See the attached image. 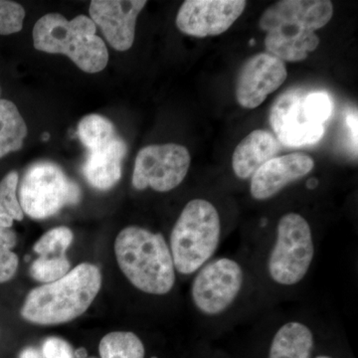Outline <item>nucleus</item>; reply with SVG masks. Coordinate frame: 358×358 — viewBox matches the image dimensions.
Returning <instances> with one entry per match:
<instances>
[{
  "label": "nucleus",
  "instance_id": "f257e3e1",
  "mask_svg": "<svg viewBox=\"0 0 358 358\" xmlns=\"http://www.w3.org/2000/svg\"><path fill=\"white\" fill-rule=\"evenodd\" d=\"M334 14L329 0H281L266 9L259 27L266 32L267 53L282 62H301L317 50L315 31L324 27Z\"/></svg>",
  "mask_w": 358,
  "mask_h": 358
},
{
  "label": "nucleus",
  "instance_id": "f03ea898",
  "mask_svg": "<svg viewBox=\"0 0 358 358\" xmlns=\"http://www.w3.org/2000/svg\"><path fill=\"white\" fill-rule=\"evenodd\" d=\"M114 247L117 265L134 288L152 296L173 291L178 273L162 233L129 226L117 234Z\"/></svg>",
  "mask_w": 358,
  "mask_h": 358
},
{
  "label": "nucleus",
  "instance_id": "7ed1b4c3",
  "mask_svg": "<svg viewBox=\"0 0 358 358\" xmlns=\"http://www.w3.org/2000/svg\"><path fill=\"white\" fill-rule=\"evenodd\" d=\"M101 287L100 268L93 264H80L57 281L30 291L21 308V317L40 326L69 322L88 310Z\"/></svg>",
  "mask_w": 358,
  "mask_h": 358
},
{
  "label": "nucleus",
  "instance_id": "20e7f679",
  "mask_svg": "<svg viewBox=\"0 0 358 358\" xmlns=\"http://www.w3.org/2000/svg\"><path fill=\"white\" fill-rule=\"evenodd\" d=\"M221 238L222 223L215 205L203 199L187 202L169 236V249L176 273L194 275L214 258Z\"/></svg>",
  "mask_w": 358,
  "mask_h": 358
},
{
  "label": "nucleus",
  "instance_id": "39448f33",
  "mask_svg": "<svg viewBox=\"0 0 358 358\" xmlns=\"http://www.w3.org/2000/svg\"><path fill=\"white\" fill-rule=\"evenodd\" d=\"M96 30L87 16L68 20L61 14L49 13L33 28V43L37 50L67 56L80 69L93 74L105 69L109 61L107 46Z\"/></svg>",
  "mask_w": 358,
  "mask_h": 358
},
{
  "label": "nucleus",
  "instance_id": "423d86ee",
  "mask_svg": "<svg viewBox=\"0 0 358 358\" xmlns=\"http://www.w3.org/2000/svg\"><path fill=\"white\" fill-rule=\"evenodd\" d=\"M315 255V236L307 219L296 212L280 218L274 242L268 252L266 271L273 284L298 286L307 277Z\"/></svg>",
  "mask_w": 358,
  "mask_h": 358
},
{
  "label": "nucleus",
  "instance_id": "0eeeda50",
  "mask_svg": "<svg viewBox=\"0 0 358 358\" xmlns=\"http://www.w3.org/2000/svg\"><path fill=\"white\" fill-rule=\"evenodd\" d=\"M80 186L58 164L42 160L28 167L20 186L21 208L30 218L41 220L68 205L79 203Z\"/></svg>",
  "mask_w": 358,
  "mask_h": 358
},
{
  "label": "nucleus",
  "instance_id": "6e6552de",
  "mask_svg": "<svg viewBox=\"0 0 358 358\" xmlns=\"http://www.w3.org/2000/svg\"><path fill=\"white\" fill-rule=\"evenodd\" d=\"M246 284L243 265L230 257L213 258L199 268L192 280V301L206 317L225 315L239 300Z\"/></svg>",
  "mask_w": 358,
  "mask_h": 358
},
{
  "label": "nucleus",
  "instance_id": "1a4fd4ad",
  "mask_svg": "<svg viewBox=\"0 0 358 358\" xmlns=\"http://www.w3.org/2000/svg\"><path fill=\"white\" fill-rule=\"evenodd\" d=\"M192 157L187 148L176 143L141 148L134 162L133 186L169 192L181 185L189 171Z\"/></svg>",
  "mask_w": 358,
  "mask_h": 358
},
{
  "label": "nucleus",
  "instance_id": "9d476101",
  "mask_svg": "<svg viewBox=\"0 0 358 358\" xmlns=\"http://www.w3.org/2000/svg\"><path fill=\"white\" fill-rule=\"evenodd\" d=\"M306 94L289 90L278 96L270 110V124L279 143L289 148L313 145L324 136V124L313 121L303 103Z\"/></svg>",
  "mask_w": 358,
  "mask_h": 358
},
{
  "label": "nucleus",
  "instance_id": "9b49d317",
  "mask_svg": "<svg viewBox=\"0 0 358 358\" xmlns=\"http://www.w3.org/2000/svg\"><path fill=\"white\" fill-rule=\"evenodd\" d=\"M244 0H186L179 8V31L196 38L217 36L234 24L243 14Z\"/></svg>",
  "mask_w": 358,
  "mask_h": 358
},
{
  "label": "nucleus",
  "instance_id": "f8f14e48",
  "mask_svg": "<svg viewBox=\"0 0 358 358\" xmlns=\"http://www.w3.org/2000/svg\"><path fill=\"white\" fill-rule=\"evenodd\" d=\"M288 71L282 60L268 53L249 58L238 73L235 94L245 109H256L286 81Z\"/></svg>",
  "mask_w": 358,
  "mask_h": 358
},
{
  "label": "nucleus",
  "instance_id": "ddd939ff",
  "mask_svg": "<svg viewBox=\"0 0 358 358\" xmlns=\"http://www.w3.org/2000/svg\"><path fill=\"white\" fill-rule=\"evenodd\" d=\"M147 3L145 0H93L90 15L113 48L127 51L133 46L136 20Z\"/></svg>",
  "mask_w": 358,
  "mask_h": 358
},
{
  "label": "nucleus",
  "instance_id": "4468645a",
  "mask_svg": "<svg viewBox=\"0 0 358 358\" xmlns=\"http://www.w3.org/2000/svg\"><path fill=\"white\" fill-rule=\"evenodd\" d=\"M315 162L310 155L294 154L275 157L261 166L251 178L250 193L256 200L272 199L291 183L312 173Z\"/></svg>",
  "mask_w": 358,
  "mask_h": 358
},
{
  "label": "nucleus",
  "instance_id": "2eb2a0df",
  "mask_svg": "<svg viewBox=\"0 0 358 358\" xmlns=\"http://www.w3.org/2000/svg\"><path fill=\"white\" fill-rule=\"evenodd\" d=\"M127 152V143L117 134L90 148L81 169L87 182L100 192L114 187L122 178V164Z\"/></svg>",
  "mask_w": 358,
  "mask_h": 358
},
{
  "label": "nucleus",
  "instance_id": "dca6fc26",
  "mask_svg": "<svg viewBox=\"0 0 358 358\" xmlns=\"http://www.w3.org/2000/svg\"><path fill=\"white\" fill-rule=\"evenodd\" d=\"M280 152V143L272 133L256 129L240 141L232 157L235 176L240 179H249L268 160L274 159Z\"/></svg>",
  "mask_w": 358,
  "mask_h": 358
},
{
  "label": "nucleus",
  "instance_id": "f3484780",
  "mask_svg": "<svg viewBox=\"0 0 358 358\" xmlns=\"http://www.w3.org/2000/svg\"><path fill=\"white\" fill-rule=\"evenodd\" d=\"M315 343V334L307 322L287 320L275 331L268 358H313Z\"/></svg>",
  "mask_w": 358,
  "mask_h": 358
},
{
  "label": "nucleus",
  "instance_id": "a211bd4d",
  "mask_svg": "<svg viewBox=\"0 0 358 358\" xmlns=\"http://www.w3.org/2000/svg\"><path fill=\"white\" fill-rule=\"evenodd\" d=\"M27 136V126L17 107L10 101L0 99V159L17 152Z\"/></svg>",
  "mask_w": 358,
  "mask_h": 358
},
{
  "label": "nucleus",
  "instance_id": "6ab92c4d",
  "mask_svg": "<svg viewBox=\"0 0 358 358\" xmlns=\"http://www.w3.org/2000/svg\"><path fill=\"white\" fill-rule=\"evenodd\" d=\"M101 358H145L143 341L131 331H113L99 345Z\"/></svg>",
  "mask_w": 358,
  "mask_h": 358
},
{
  "label": "nucleus",
  "instance_id": "aec40b11",
  "mask_svg": "<svg viewBox=\"0 0 358 358\" xmlns=\"http://www.w3.org/2000/svg\"><path fill=\"white\" fill-rule=\"evenodd\" d=\"M78 136L88 150L117 136L113 122L101 115H88L78 124Z\"/></svg>",
  "mask_w": 358,
  "mask_h": 358
},
{
  "label": "nucleus",
  "instance_id": "412c9836",
  "mask_svg": "<svg viewBox=\"0 0 358 358\" xmlns=\"http://www.w3.org/2000/svg\"><path fill=\"white\" fill-rule=\"evenodd\" d=\"M71 270V263L67 256H40L30 267L32 279L42 284H50L67 275Z\"/></svg>",
  "mask_w": 358,
  "mask_h": 358
},
{
  "label": "nucleus",
  "instance_id": "4be33fe9",
  "mask_svg": "<svg viewBox=\"0 0 358 358\" xmlns=\"http://www.w3.org/2000/svg\"><path fill=\"white\" fill-rule=\"evenodd\" d=\"M74 234L64 226L47 231L35 243L34 251L40 256H65L66 251L72 244Z\"/></svg>",
  "mask_w": 358,
  "mask_h": 358
},
{
  "label": "nucleus",
  "instance_id": "5701e85b",
  "mask_svg": "<svg viewBox=\"0 0 358 358\" xmlns=\"http://www.w3.org/2000/svg\"><path fill=\"white\" fill-rule=\"evenodd\" d=\"M17 235L11 228L0 227V284L13 280L20 266V259L13 251Z\"/></svg>",
  "mask_w": 358,
  "mask_h": 358
},
{
  "label": "nucleus",
  "instance_id": "b1692460",
  "mask_svg": "<svg viewBox=\"0 0 358 358\" xmlns=\"http://www.w3.org/2000/svg\"><path fill=\"white\" fill-rule=\"evenodd\" d=\"M20 176L16 171L7 173L0 181V203L13 220L22 221L24 212L18 199L17 187Z\"/></svg>",
  "mask_w": 358,
  "mask_h": 358
},
{
  "label": "nucleus",
  "instance_id": "393cba45",
  "mask_svg": "<svg viewBox=\"0 0 358 358\" xmlns=\"http://www.w3.org/2000/svg\"><path fill=\"white\" fill-rule=\"evenodd\" d=\"M25 10L20 4L0 0V35L20 32L23 27Z\"/></svg>",
  "mask_w": 358,
  "mask_h": 358
},
{
  "label": "nucleus",
  "instance_id": "a878e982",
  "mask_svg": "<svg viewBox=\"0 0 358 358\" xmlns=\"http://www.w3.org/2000/svg\"><path fill=\"white\" fill-rule=\"evenodd\" d=\"M303 103L312 119L322 124H326L333 113V101L326 92H310L306 94Z\"/></svg>",
  "mask_w": 358,
  "mask_h": 358
},
{
  "label": "nucleus",
  "instance_id": "bb28decb",
  "mask_svg": "<svg viewBox=\"0 0 358 358\" xmlns=\"http://www.w3.org/2000/svg\"><path fill=\"white\" fill-rule=\"evenodd\" d=\"M41 353L43 358H74V352L69 343L55 336L45 339Z\"/></svg>",
  "mask_w": 358,
  "mask_h": 358
},
{
  "label": "nucleus",
  "instance_id": "cd10ccee",
  "mask_svg": "<svg viewBox=\"0 0 358 358\" xmlns=\"http://www.w3.org/2000/svg\"><path fill=\"white\" fill-rule=\"evenodd\" d=\"M346 122H348V128L350 131V136H352L353 143L355 147H357V114H350L346 117Z\"/></svg>",
  "mask_w": 358,
  "mask_h": 358
},
{
  "label": "nucleus",
  "instance_id": "c85d7f7f",
  "mask_svg": "<svg viewBox=\"0 0 358 358\" xmlns=\"http://www.w3.org/2000/svg\"><path fill=\"white\" fill-rule=\"evenodd\" d=\"M13 219L8 215V213L0 203V227L11 228L13 225Z\"/></svg>",
  "mask_w": 358,
  "mask_h": 358
},
{
  "label": "nucleus",
  "instance_id": "c756f323",
  "mask_svg": "<svg viewBox=\"0 0 358 358\" xmlns=\"http://www.w3.org/2000/svg\"><path fill=\"white\" fill-rule=\"evenodd\" d=\"M20 358H43V355L36 348H27L21 352Z\"/></svg>",
  "mask_w": 358,
  "mask_h": 358
},
{
  "label": "nucleus",
  "instance_id": "7c9ffc66",
  "mask_svg": "<svg viewBox=\"0 0 358 358\" xmlns=\"http://www.w3.org/2000/svg\"><path fill=\"white\" fill-rule=\"evenodd\" d=\"M315 358H334V357H329V355H319V357H317Z\"/></svg>",
  "mask_w": 358,
  "mask_h": 358
}]
</instances>
